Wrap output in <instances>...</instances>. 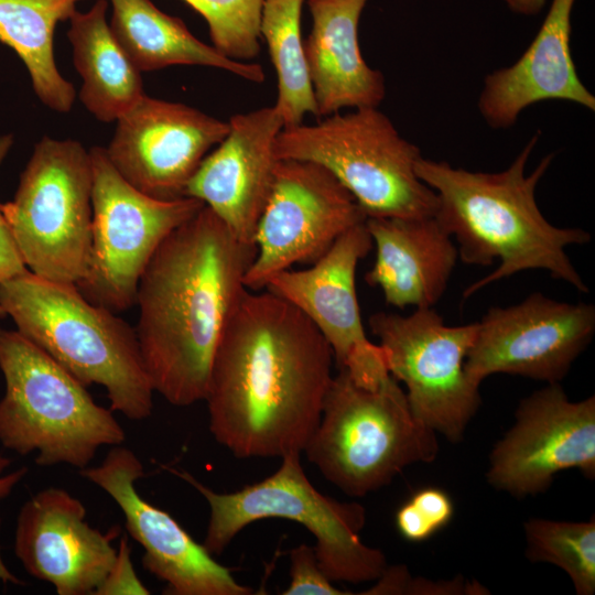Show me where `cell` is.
I'll list each match as a JSON object with an SVG mask.
<instances>
[{
  "label": "cell",
  "instance_id": "ba28073f",
  "mask_svg": "<svg viewBox=\"0 0 595 595\" xmlns=\"http://www.w3.org/2000/svg\"><path fill=\"white\" fill-rule=\"evenodd\" d=\"M280 160L325 167L354 196L368 217L434 216L435 192L415 174L420 149L404 139L378 107L335 112L315 125L283 128Z\"/></svg>",
  "mask_w": 595,
  "mask_h": 595
},
{
  "label": "cell",
  "instance_id": "9c48e42d",
  "mask_svg": "<svg viewBox=\"0 0 595 595\" xmlns=\"http://www.w3.org/2000/svg\"><path fill=\"white\" fill-rule=\"evenodd\" d=\"M89 150L73 139L43 137L1 209L20 257L33 274L77 285L91 249Z\"/></svg>",
  "mask_w": 595,
  "mask_h": 595
},
{
  "label": "cell",
  "instance_id": "cb8c5ba5",
  "mask_svg": "<svg viewBox=\"0 0 595 595\" xmlns=\"http://www.w3.org/2000/svg\"><path fill=\"white\" fill-rule=\"evenodd\" d=\"M107 0L69 18L67 37L82 78L79 99L101 122L117 121L144 95L141 72L116 41L107 21Z\"/></svg>",
  "mask_w": 595,
  "mask_h": 595
},
{
  "label": "cell",
  "instance_id": "8d00e7d4",
  "mask_svg": "<svg viewBox=\"0 0 595 595\" xmlns=\"http://www.w3.org/2000/svg\"><path fill=\"white\" fill-rule=\"evenodd\" d=\"M6 316H7V314H6L3 307L0 304V318L6 317Z\"/></svg>",
  "mask_w": 595,
  "mask_h": 595
},
{
  "label": "cell",
  "instance_id": "ffe728a7",
  "mask_svg": "<svg viewBox=\"0 0 595 595\" xmlns=\"http://www.w3.org/2000/svg\"><path fill=\"white\" fill-rule=\"evenodd\" d=\"M574 3L552 0L522 55L484 78L477 108L491 129L512 127L527 107L544 100H565L595 111V97L580 79L571 52Z\"/></svg>",
  "mask_w": 595,
  "mask_h": 595
},
{
  "label": "cell",
  "instance_id": "ac0fdd59",
  "mask_svg": "<svg viewBox=\"0 0 595 595\" xmlns=\"http://www.w3.org/2000/svg\"><path fill=\"white\" fill-rule=\"evenodd\" d=\"M86 513L78 498L57 487L35 493L19 511L15 556L58 595H93L115 562L111 541L120 530L104 533L89 526Z\"/></svg>",
  "mask_w": 595,
  "mask_h": 595
},
{
  "label": "cell",
  "instance_id": "4dcf8cb0",
  "mask_svg": "<svg viewBox=\"0 0 595 595\" xmlns=\"http://www.w3.org/2000/svg\"><path fill=\"white\" fill-rule=\"evenodd\" d=\"M149 595L150 591L138 577L131 561V549L121 537L115 562L93 595Z\"/></svg>",
  "mask_w": 595,
  "mask_h": 595
},
{
  "label": "cell",
  "instance_id": "f1b7e54d",
  "mask_svg": "<svg viewBox=\"0 0 595 595\" xmlns=\"http://www.w3.org/2000/svg\"><path fill=\"white\" fill-rule=\"evenodd\" d=\"M377 583L363 594H480L485 588L478 583L470 584L463 581L431 582L413 580L405 566H387L383 573L376 580Z\"/></svg>",
  "mask_w": 595,
  "mask_h": 595
},
{
  "label": "cell",
  "instance_id": "8992f818",
  "mask_svg": "<svg viewBox=\"0 0 595 595\" xmlns=\"http://www.w3.org/2000/svg\"><path fill=\"white\" fill-rule=\"evenodd\" d=\"M303 452L334 486L363 497L388 485L407 466L432 462L439 445L435 432L412 414L391 375L370 389L338 369Z\"/></svg>",
  "mask_w": 595,
  "mask_h": 595
},
{
  "label": "cell",
  "instance_id": "9a60e30c",
  "mask_svg": "<svg viewBox=\"0 0 595 595\" xmlns=\"http://www.w3.org/2000/svg\"><path fill=\"white\" fill-rule=\"evenodd\" d=\"M571 468L595 476V397L572 402L559 382L549 383L520 402L515 425L491 452L487 479L521 498Z\"/></svg>",
  "mask_w": 595,
  "mask_h": 595
},
{
  "label": "cell",
  "instance_id": "836d02e7",
  "mask_svg": "<svg viewBox=\"0 0 595 595\" xmlns=\"http://www.w3.org/2000/svg\"><path fill=\"white\" fill-rule=\"evenodd\" d=\"M11 461L0 454V475L10 465ZM29 469L22 466L7 475L0 476V502L7 498L14 487L25 477Z\"/></svg>",
  "mask_w": 595,
  "mask_h": 595
},
{
  "label": "cell",
  "instance_id": "5bb4252c",
  "mask_svg": "<svg viewBox=\"0 0 595 595\" xmlns=\"http://www.w3.org/2000/svg\"><path fill=\"white\" fill-rule=\"evenodd\" d=\"M372 245L366 224H359L309 268L285 270L264 289L300 310L329 345L338 369L370 389L390 376L381 346L366 335L356 293L358 262Z\"/></svg>",
  "mask_w": 595,
  "mask_h": 595
},
{
  "label": "cell",
  "instance_id": "1f68e13d",
  "mask_svg": "<svg viewBox=\"0 0 595 595\" xmlns=\"http://www.w3.org/2000/svg\"><path fill=\"white\" fill-rule=\"evenodd\" d=\"M408 501L433 534L444 528L454 513L451 497L436 487L422 488L415 491Z\"/></svg>",
  "mask_w": 595,
  "mask_h": 595
},
{
  "label": "cell",
  "instance_id": "d590c367",
  "mask_svg": "<svg viewBox=\"0 0 595 595\" xmlns=\"http://www.w3.org/2000/svg\"><path fill=\"white\" fill-rule=\"evenodd\" d=\"M0 527H1V519H0ZM0 581L2 583H11L14 585H22L23 582L15 576L4 564L1 553H0Z\"/></svg>",
  "mask_w": 595,
  "mask_h": 595
},
{
  "label": "cell",
  "instance_id": "30bf717a",
  "mask_svg": "<svg viewBox=\"0 0 595 595\" xmlns=\"http://www.w3.org/2000/svg\"><path fill=\"white\" fill-rule=\"evenodd\" d=\"M89 154L91 249L77 288L90 302L119 313L134 305L140 278L163 240L205 205L188 196H148L117 172L105 148L93 147Z\"/></svg>",
  "mask_w": 595,
  "mask_h": 595
},
{
  "label": "cell",
  "instance_id": "603a6c76",
  "mask_svg": "<svg viewBox=\"0 0 595 595\" xmlns=\"http://www.w3.org/2000/svg\"><path fill=\"white\" fill-rule=\"evenodd\" d=\"M110 30L140 72L173 65L209 66L253 83L264 80L259 64L231 60L195 37L185 23L161 11L151 0H109Z\"/></svg>",
  "mask_w": 595,
  "mask_h": 595
},
{
  "label": "cell",
  "instance_id": "e575fe53",
  "mask_svg": "<svg viewBox=\"0 0 595 595\" xmlns=\"http://www.w3.org/2000/svg\"><path fill=\"white\" fill-rule=\"evenodd\" d=\"M508 9L516 14L531 17L540 13L545 0H502Z\"/></svg>",
  "mask_w": 595,
  "mask_h": 595
},
{
  "label": "cell",
  "instance_id": "2e32d148",
  "mask_svg": "<svg viewBox=\"0 0 595 595\" xmlns=\"http://www.w3.org/2000/svg\"><path fill=\"white\" fill-rule=\"evenodd\" d=\"M79 475L106 491L119 506L128 533L144 550L142 566L165 583L170 595H249L252 588L238 583L203 544L165 510L143 499L136 482L144 477L137 454L112 446L97 466Z\"/></svg>",
  "mask_w": 595,
  "mask_h": 595
},
{
  "label": "cell",
  "instance_id": "7402d4cb",
  "mask_svg": "<svg viewBox=\"0 0 595 595\" xmlns=\"http://www.w3.org/2000/svg\"><path fill=\"white\" fill-rule=\"evenodd\" d=\"M368 0H307L312 29L304 41L317 117L343 108L379 107L386 96L382 73L364 60L358 25Z\"/></svg>",
  "mask_w": 595,
  "mask_h": 595
},
{
  "label": "cell",
  "instance_id": "484cf974",
  "mask_svg": "<svg viewBox=\"0 0 595 595\" xmlns=\"http://www.w3.org/2000/svg\"><path fill=\"white\" fill-rule=\"evenodd\" d=\"M304 0H263L259 32L269 50L278 77L274 109L283 128L302 125L306 113L317 117L307 71L301 13Z\"/></svg>",
  "mask_w": 595,
  "mask_h": 595
},
{
  "label": "cell",
  "instance_id": "d6986e66",
  "mask_svg": "<svg viewBox=\"0 0 595 595\" xmlns=\"http://www.w3.org/2000/svg\"><path fill=\"white\" fill-rule=\"evenodd\" d=\"M228 123L227 136L202 161L184 196L202 201L239 241L255 245L280 161L275 141L283 122L272 106L235 115Z\"/></svg>",
  "mask_w": 595,
  "mask_h": 595
},
{
  "label": "cell",
  "instance_id": "83f0119b",
  "mask_svg": "<svg viewBox=\"0 0 595 595\" xmlns=\"http://www.w3.org/2000/svg\"><path fill=\"white\" fill-rule=\"evenodd\" d=\"M184 1L205 19L217 51L240 62L257 57L263 0Z\"/></svg>",
  "mask_w": 595,
  "mask_h": 595
},
{
  "label": "cell",
  "instance_id": "f546056e",
  "mask_svg": "<svg viewBox=\"0 0 595 595\" xmlns=\"http://www.w3.org/2000/svg\"><path fill=\"white\" fill-rule=\"evenodd\" d=\"M290 576L289 586L282 595H346L333 584L322 571L314 547L300 544L289 553Z\"/></svg>",
  "mask_w": 595,
  "mask_h": 595
},
{
  "label": "cell",
  "instance_id": "d6a6232c",
  "mask_svg": "<svg viewBox=\"0 0 595 595\" xmlns=\"http://www.w3.org/2000/svg\"><path fill=\"white\" fill-rule=\"evenodd\" d=\"M13 144V136L0 137V165ZM28 271L17 249L0 204V282Z\"/></svg>",
  "mask_w": 595,
  "mask_h": 595
},
{
  "label": "cell",
  "instance_id": "7c38bea8",
  "mask_svg": "<svg viewBox=\"0 0 595 595\" xmlns=\"http://www.w3.org/2000/svg\"><path fill=\"white\" fill-rule=\"evenodd\" d=\"M366 214L325 167L310 161L280 160L271 195L259 219L256 256L245 275L250 291L266 289L294 264H312Z\"/></svg>",
  "mask_w": 595,
  "mask_h": 595
},
{
  "label": "cell",
  "instance_id": "44dd1931",
  "mask_svg": "<svg viewBox=\"0 0 595 595\" xmlns=\"http://www.w3.org/2000/svg\"><path fill=\"white\" fill-rule=\"evenodd\" d=\"M365 224L376 246L366 282L398 309L433 307L458 259L457 247L436 218L368 217Z\"/></svg>",
  "mask_w": 595,
  "mask_h": 595
},
{
  "label": "cell",
  "instance_id": "4316f807",
  "mask_svg": "<svg viewBox=\"0 0 595 595\" xmlns=\"http://www.w3.org/2000/svg\"><path fill=\"white\" fill-rule=\"evenodd\" d=\"M526 555L567 573L578 595L595 592V521L530 519L524 523Z\"/></svg>",
  "mask_w": 595,
  "mask_h": 595
},
{
  "label": "cell",
  "instance_id": "52a82bcc",
  "mask_svg": "<svg viewBox=\"0 0 595 595\" xmlns=\"http://www.w3.org/2000/svg\"><path fill=\"white\" fill-rule=\"evenodd\" d=\"M300 455L283 456L272 475L234 493H216L185 470L165 468L207 501L209 520L203 545L212 555L221 554L249 523L281 518L301 523L314 536L317 561L331 581H376L388 564L380 550L360 539L365 508L320 493L306 477Z\"/></svg>",
  "mask_w": 595,
  "mask_h": 595
},
{
  "label": "cell",
  "instance_id": "4fadbf2b",
  "mask_svg": "<svg viewBox=\"0 0 595 595\" xmlns=\"http://www.w3.org/2000/svg\"><path fill=\"white\" fill-rule=\"evenodd\" d=\"M478 323L465 359L476 385L504 372L555 383L591 343L595 306L565 303L536 292L522 302L493 306Z\"/></svg>",
  "mask_w": 595,
  "mask_h": 595
},
{
  "label": "cell",
  "instance_id": "3957f363",
  "mask_svg": "<svg viewBox=\"0 0 595 595\" xmlns=\"http://www.w3.org/2000/svg\"><path fill=\"white\" fill-rule=\"evenodd\" d=\"M539 138L540 132L533 134L500 172H473L423 156L415 162L416 176L437 196L434 217L458 242V258L477 266L499 261L495 271L464 290L463 300L493 282L534 269L548 271L580 292L589 291L565 252L567 246L587 244L589 232L553 226L536 202V188L554 154L545 155L526 175Z\"/></svg>",
  "mask_w": 595,
  "mask_h": 595
},
{
  "label": "cell",
  "instance_id": "e0dca14e",
  "mask_svg": "<svg viewBox=\"0 0 595 595\" xmlns=\"http://www.w3.org/2000/svg\"><path fill=\"white\" fill-rule=\"evenodd\" d=\"M106 154L133 187L156 199L184 196L187 183L229 131L228 121L145 94L116 121Z\"/></svg>",
  "mask_w": 595,
  "mask_h": 595
},
{
  "label": "cell",
  "instance_id": "7a4b0ae2",
  "mask_svg": "<svg viewBox=\"0 0 595 595\" xmlns=\"http://www.w3.org/2000/svg\"><path fill=\"white\" fill-rule=\"evenodd\" d=\"M256 251L204 206L145 267L134 329L153 390L172 405L205 400L216 348L248 290L245 275Z\"/></svg>",
  "mask_w": 595,
  "mask_h": 595
},
{
  "label": "cell",
  "instance_id": "6da1fadb",
  "mask_svg": "<svg viewBox=\"0 0 595 595\" xmlns=\"http://www.w3.org/2000/svg\"><path fill=\"white\" fill-rule=\"evenodd\" d=\"M332 349L293 304L247 290L216 348L205 397L216 442L237 458L301 454L333 379Z\"/></svg>",
  "mask_w": 595,
  "mask_h": 595
},
{
  "label": "cell",
  "instance_id": "d4e9b609",
  "mask_svg": "<svg viewBox=\"0 0 595 595\" xmlns=\"http://www.w3.org/2000/svg\"><path fill=\"white\" fill-rule=\"evenodd\" d=\"M79 1L0 0V42L24 63L40 101L61 113L72 109L76 93L55 63L54 31L69 20Z\"/></svg>",
  "mask_w": 595,
  "mask_h": 595
},
{
  "label": "cell",
  "instance_id": "8fae6325",
  "mask_svg": "<svg viewBox=\"0 0 595 595\" xmlns=\"http://www.w3.org/2000/svg\"><path fill=\"white\" fill-rule=\"evenodd\" d=\"M368 323L415 419L458 442L480 403L479 386L465 371L478 323L446 325L433 307L405 316L377 312Z\"/></svg>",
  "mask_w": 595,
  "mask_h": 595
},
{
  "label": "cell",
  "instance_id": "5b68a950",
  "mask_svg": "<svg viewBox=\"0 0 595 595\" xmlns=\"http://www.w3.org/2000/svg\"><path fill=\"white\" fill-rule=\"evenodd\" d=\"M0 443L35 464L89 466L101 446L120 445L126 433L110 408L18 331L0 328Z\"/></svg>",
  "mask_w": 595,
  "mask_h": 595
},
{
  "label": "cell",
  "instance_id": "277c9868",
  "mask_svg": "<svg viewBox=\"0 0 595 595\" xmlns=\"http://www.w3.org/2000/svg\"><path fill=\"white\" fill-rule=\"evenodd\" d=\"M0 304L17 331L79 382L106 389L110 409L132 421L149 418L154 390L134 327L87 300L77 285L29 270L0 282Z\"/></svg>",
  "mask_w": 595,
  "mask_h": 595
}]
</instances>
